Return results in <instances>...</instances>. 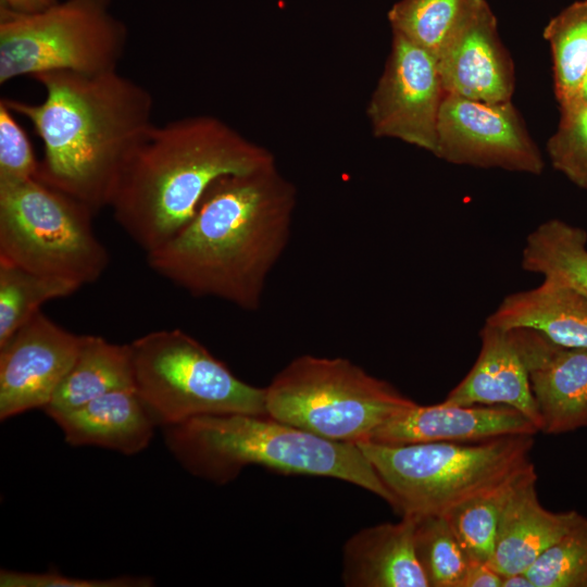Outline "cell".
I'll return each instance as SVG.
<instances>
[{"label":"cell","instance_id":"2","mask_svg":"<svg viewBox=\"0 0 587 587\" xmlns=\"http://www.w3.org/2000/svg\"><path fill=\"white\" fill-rule=\"evenodd\" d=\"M34 79L45 90L41 102L1 100L42 141L36 178L97 213L109 207L128 157L153 124V97L118 70L51 72Z\"/></svg>","mask_w":587,"mask_h":587},{"label":"cell","instance_id":"12","mask_svg":"<svg viewBox=\"0 0 587 587\" xmlns=\"http://www.w3.org/2000/svg\"><path fill=\"white\" fill-rule=\"evenodd\" d=\"M84 335L37 312L0 347V419L45 409L72 367Z\"/></svg>","mask_w":587,"mask_h":587},{"label":"cell","instance_id":"7","mask_svg":"<svg viewBox=\"0 0 587 587\" xmlns=\"http://www.w3.org/2000/svg\"><path fill=\"white\" fill-rule=\"evenodd\" d=\"M134 387L158 426L200 415H265V388L234 375L182 329L148 333L130 344Z\"/></svg>","mask_w":587,"mask_h":587},{"label":"cell","instance_id":"3","mask_svg":"<svg viewBox=\"0 0 587 587\" xmlns=\"http://www.w3.org/2000/svg\"><path fill=\"white\" fill-rule=\"evenodd\" d=\"M273 166L270 150L216 116L152 124L128 157L109 207L147 254L192 218L215 180Z\"/></svg>","mask_w":587,"mask_h":587},{"label":"cell","instance_id":"14","mask_svg":"<svg viewBox=\"0 0 587 587\" xmlns=\"http://www.w3.org/2000/svg\"><path fill=\"white\" fill-rule=\"evenodd\" d=\"M527 369L540 432L560 435L587 426V349L558 346L530 328L509 329Z\"/></svg>","mask_w":587,"mask_h":587},{"label":"cell","instance_id":"17","mask_svg":"<svg viewBox=\"0 0 587 587\" xmlns=\"http://www.w3.org/2000/svg\"><path fill=\"white\" fill-rule=\"evenodd\" d=\"M414 519L380 523L354 533L342 548L347 587H429L414 550Z\"/></svg>","mask_w":587,"mask_h":587},{"label":"cell","instance_id":"21","mask_svg":"<svg viewBox=\"0 0 587 587\" xmlns=\"http://www.w3.org/2000/svg\"><path fill=\"white\" fill-rule=\"evenodd\" d=\"M126 388H135L130 344L117 345L101 336L84 335L72 367L43 410H71Z\"/></svg>","mask_w":587,"mask_h":587},{"label":"cell","instance_id":"22","mask_svg":"<svg viewBox=\"0 0 587 587\" xmlns=\"http://www.w3.org/2000/svg\"><path fill=\"white\" fill-rule=\"evenodd\" d=\"M521 265L587 296V233L565 221L548 220L527 235Z\"/></svg>","mask_w":587,"mask_h":587},{"label":"cell","instance_id":"27","mask_svg":"<svg viewBox=\"0 0 587 587\" xmlns=\"http://www.w3.org/2000/svg\"><path fill=\"white\" fill-rule=\"evenodd\" d=\"M472 0H400L388 11L398 34L437 57Z\"/></svg>","mask_w":587,"mask_h":587},{"label":"cell","instance_id":"1","mask_svg":"<svg viewBox=\"0 0 587 587\" xmlns=\"http://www.w3.org/2000/svg\"><path fill=\"white\" fill-rule=\"evenodd\" d=\"M297 190L277 166L215 180L192 218L147 253L149 266L193 297L260 309L291 234Z\"/></svg>","mask_w":587,"mask_h":587},{"label":"cell","instance_id":"30","mask_svg":"<svg viewBox=\"0 0 587 587\" xmlns=\"http://www.w3.org/2000/svg\"><path fill=\"white\" fill-rule=\"evenodd\" d=\"M39 161L14 113L0 100V188L37 177Z\"/></svg>","mask_w":587,"mask_h":587},{"label":"cell","instance_id":"25","mask_svg":"<svg viewBox=\"0 0 587 587\" xmlns=\"http://www.w3.org/2000/svg\"><path fill=\"white\" fill-rule=\"evenodd\" d=\"M79 288L74 283L0 260V347L45 303L71 296Z\"/></svg>","mask_w":587,"mask_h":587},{"label":"cell","instance_id":"31","mask_svg":"<svg viewBox=\"0 0 587 587\" xmlns=\"http://www.w3.org/2000/svg\"><path fill=\"white\" fill-rule=\"evenodd\" d=\"M146 577L122 576L109 579H85L62 575L57 572L25 573L2 570L1 587H145L151 585Z\"/></svg>","mask_w":587,"mask_h":587},{"label":"cell","instance_id":"20","mask_svg":"<svg viewBox=\"0 0 587 587\" xmlns=\"http://www.w3.org/2000/svg\"><path fill=\"white\" fill-rule=\"evenodd\" d=\"M485 322L505 330L530 328L558 346L587 349V296L550 278L505 296Z\"/></svg>","mask_w":587,"mask_h":587},{"label":"cell","instance_id":"33","mask_svg":"<svg viewBox=\"0 0 587 587\" xmlns=\"http://www.w3.org/2000/svg\"><path fill=\"white\" fill-rule=\"evenodd\" d=\"M60 0H0V8L15 13L36 14L48 10Z\"/></svg>","mask_w":587,"mask_h":587},{"label":"cell","instance_id":"18","mask_svg":"<svg viewBox=\"0 0 587 587\" xmlns=\"http://www.w3.org/2000/svg\"><path fill=\"white\" fill-rule=\"evenodd\" d=\"M72 446H97L135 454L150 444L155 421L135 388L114 390L77 408L45 411Z\"/></svg>","mask_w":587,"mask_h":587},{"label":"cell","instance_id":"6","mask_svg":"<svg viewBox=\"0 0 587 587\" xmlns=\"http://www.w3.org/2000/svg\"><path fill=\"white\" fill-rule=\"evenodd\" d=\"M416 402L345 358L303 354L265 387L267 415L324 439L359 445Z\"/></svg>","mask_w":587,"mask_h":587},{"label":"cell","instance_id":"13","mask_svg":"<svg viewBox=\"0 0 587 587\" xmlns=\"http://www.w3.org/2000/svg\"><path fill=\"white\" fill-rule=\"evenodd\" d=\"M446 93L484 102L511 101L513 62L486 0H472L437 57Z\"/></svg>","mask_w":587,"mask_h":587},{"label":"cell","instance_id":"16","mask_svg":"<svg viewBox=\"0 0 587 587\" xmlns=\"http://www.w3.org/2000/svg\"><path fill=\"white\" fill-rule=\"evenodd\" d=\"M480 351L466 376L445 402L461 405H508L523 413L540 430L541 421L527 369L510 330L485 322Z\"/></svg>","mask_w":587,"mask_h":587},{"label":"cell","instance_id":"23","mask_svg":"<svg viewBox=\"0 0 587 587\" xmlns=\"http://www.w3.org/2000/svg\"><path fill=\"white\" fill-rule=\"evenodd\" d=\"M530 462L523 469L461 501L442 515L448 521L470 563H489L503 509L515 488L535 473Z\"/></svg>","mask_w":587,"mask_h":587},{"label":"cell","instance_id":"4","mask_svg":"<svg viewBox=\"0 0 587 587\" xmlns=\"http://www.w3.org/2000/svg\"><path fill=\"white\" fill-rule=\"evenodd\" d=\"M163 428L172 454L199 478L222 485L243 467L259 465L348 482L395 509L392 495L359 445L324 439L267 414L200 415Z\"/></svg>","mask_w":587,"mask_h":587},{"label":"cell","instance_id":"32","mask_svg":"<svg viewBox=\"0 0 587 587\" xmlns=\"http://www.w3.org/2000/svg\"><path fill=\"white\" fill-rule=\"evenodd\" d=\"M502 576L489 563H470L459 587H501Z\"/></svg>","mask_w":587,"mask_h":587},{"label":"cell","instance_id":"24","mask_svg":"<svg viewBox=\"0 0 587 587\" xmlns=\"http://www.w3.org/2000/svg\"><path fill=\"white\" fill-rule=\"evenodd\" d=\"M552 55L553 90L560 107L573 102L587 76V0H577L544 28Z\"/></svg>","mask_w":587,"mask_h":587},{"label":"cell","instance_id":"34","mask_svg":"<svg viewBox=\"0 0 587 587\" xmlns=\"http://www.w3.org/2000/svg\"><path fill=\"white\" fill-rule=\"evenodd\" d=\"M501 587H534V584L526 573H516L502 576Z\"/></svg>","mask_w":587,"mask_h":587},{"label":"cell","instance_id":"35","mask_svg":"<svg viewBox=\"0 0 587 587\" xmlns=\"http://www.w3.org/2000/svg\"><path fill=\"white\" fill-rule=\"evenodd\" d=\"M575 101L587 102V76H586V78H585V80L583 83V86H582V88L579 90V93H578L577 98L573 102H575Z\"/></svg>","mask_w":587,"mask_h":587},{"label":"cell","instance_id":"9","mask_svg":"<svg viewBox=\"0 0 587 587\" xmlns=\"http://www.w3.org/2000/svg\"><path fill=\"white\" fill-rule=\"evenodd\" d=\"M128 42L111 0H65L36 14L0 8V84L51 72L118 70Z\"/></svg>","mask_w":587,"mask_h":587},{"label":"cell","instance_id":"15","mask_svg":"<svg viewBox=\"0 0 587 587\" xmlns=\"http://www.w3.org/2000/svg\"><path fill=\"white\" fill-rule=\"evenodd\" d=\"M536 426L508 405H461L445 401L414 405L380 426L370 442L408 445L430 441H480L510 435H535Z\"/></svg>","mask_w":587,"mask_h":587},{"label":"cell","instance_id":"26","mask_svg":"<svg viewBox=\"0 0 587 587\" xmlns=\"http://www.w3.org/2000/svg\"><path fill=\"white\" fill-rule=\"evenodd\" d=\"M414 550L429 587H459L470 560L442 514L412 515Z\"/></svg>","mask_w":587,"mask_h":587},{"label":"cell","instance_id":"19","mask_svg":"<svg viewBox=\"0 0 587 587\" xmlns=\"http://www.w3.org/2000/svg\"><path fill=\"white\" fill-rule=\"evenodd\" d=\"M536 472L512 492L501 514L489 564L501 576L525 573L578 520L575 510L553 512L539 501Z\"/></svg>","mask_w":587,"mask_h":587},{"label":"cell","instance_id":"8","mask_svg":"<svg viewBox=\"0 0 587 587\" xmlns=\"http://www.w3.org/2000/svg\"><path fill=\"white\" fill-rule=\"evenodd\" d=\"M93 215L84 202L37 178L0 188V260L79 287L91 284L110 261Z\"/></svg>","mask_w":587,"mask_h":587},{"label":"cell","instance_id":"5","mask_svg":"<svg viewBox=\"0 0 587 587\" xmlns=\"http://www.w3.org/2000/svg\"><path fill=\"white\" fill-rule=\"evenodd\" d=\"M533 435L359 447L401 515L444 514L530 463Z\"/></svg>","mask_w":587,"mask_h":587},{"label":"cell","instance_id":"10","mask_svg":"<svg viewBox=\"0 0 587 587\" xmlns=\"http://www.w3.org/2000/svg\"><path fill=\"white\" fill-rule=\"evenodd\" d=\"M437 158L452 164L541 174L545 162L511 101L484 102L445 93Z\"/></svg>","mask_w":587,"mask_h":587},{"label":"cell","instance_id":"11","mask_svg":"<svg viewBox=\"0 0 587 587\" xmlns=\"http://www.w3.org/2000/svg\"><path fill=\"white\" fill-rule=\"evenodd\" d=\"M392 35L390 53L366 109L372 134L435 154L446 93L437 60L404 37Z\"/></svg>","mask_w":587,"mask_h":587},{"label":"cell","instance_id":"28","mask_svg":"<svg viewBox=\"0 0 587 587\" xmlns=\"http://www.w3.org/2000/svg\"><path fill=\"white\" fill-rule=\"evenodd\" d=\"M525 573L534 587H587V517L580 514Z\"/></svg>","mask_w":587,"mask_h":587},{"label":"cell","instance_id":"29","mask_svg":"<svg viewBox=\"0 0 587 587\" xmlns=\"http://www.w3.org/2000/svg\"><path fill=\"white\" fill-rule=\"evenodd\" d=\"M546 149L553 168L587 190V102L560 107V121Z\"/></svg>","mask_w":587,"mask_h":587}]
</instances>
